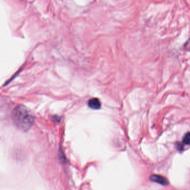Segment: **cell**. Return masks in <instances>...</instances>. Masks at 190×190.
I'll return each instance as SVG.
<instances>
[{
  "label": "cell",
  "mask_w": 190,
  "mask_h": 190,
  "mask_svg": "<svg viewBox=\"0 0 190 190\" xmlns=\"http://www.w3.org/2000/svg\"><path fill=\"white\" fill-rule=\"evenodd\" d=\"M177 149L179 150L182 151L183 150V148H184V144L183 143H178L177 145Z\"/></svg>",
  "instance_id": "obj_5"
},
{
  "label": "cell",
  "mask_w": 190,
  "mask_h": 190,
  "mask_svg": "<svg viewBox=\"0 0 190 190\" xmlns=\"http://www.w3.org/2000/svg\"><path fill=\"white\" fill-rule=\"evenodd\" d=\"M150 180L152 181L164 185V186H167L169 184L168 179L165 178L164 176L159 175H153L151 176Z\"/></svg>",
  "instance_id": "obj_2"
},
{
  "label": "cell",
  "mask_w": 190,
  "mask_h": 190,
  "mask_svg": "<svg viewBox=\"0 0 190 190\" xmlns=\"http://www.w3.org/2000/svg\"><path fill=\"white\" fill-rule=\"evenodd\" d=\"M12 119L15 125L23 131H29L34 122L33 114L23 105H18L15 107L12 113Z\"/></svg>",
  "instance_id": "obj_1"
},
{
  "label": "cell",
  "mask_w": 190,
  "mask_h": 190,
  "mask_svg": "<svg viewBox=\"0 0 190 190\" xmlns=\"http://www.w3.org/2000/svg\"><path fill=\"white\" fill-rule=\"evenodd\" d=\"M88 105L89 107L94 110H99L101 108V102L97 98H94L90 99L88 102Z\"/></svg>",
  "instance_id": "obj_3"
},
{
  "label": "cell",
  "mask_w": 190,
  "mask_h": 190,
  "mask_svg": "<svg viewBox=\"0 0 190 190\" xmlns=\"http://www.w3.org/2000/svg\"><path fill=\"white\" fill-rule=\"evenodd\" d=\"M182 143L184 145H190V132H187L184 135Z\"/></svg>",
  "instance_id": "obj_4"
}]
</instances>
